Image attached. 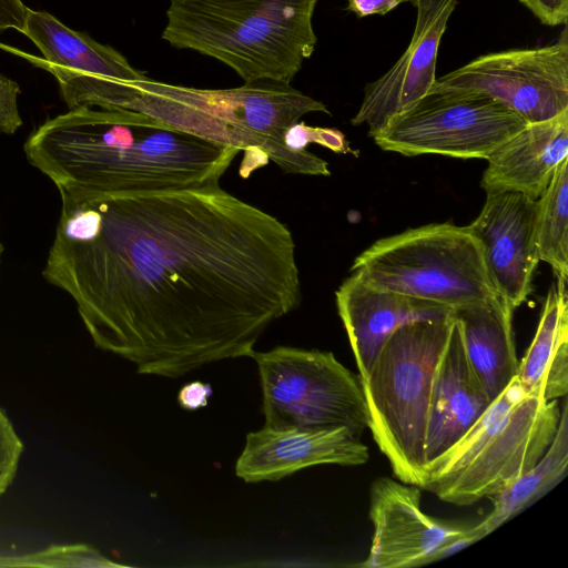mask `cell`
I'll return each mask as SVG.
<instances>
[{
	"instance_id": "cell-27",
	"label": "cell",
	"mask_w": 568,
	"mask_h": 568,
	"mask_svg": "<svg viewBox=\"0 0 568 568\" xmlns=\"http://www.w3.org/2000/svg\"><path fill=\"white\" fill-rule=\"evenodd\" d=\"M29 9L22 0H0V33L9 29L22 33Z\"/></svg>"
},
{
	"instance_id": "cell-30",
	"label": "cell",
	"mask_w": 568,
	"mask_h": 568,
	"mask_svg": "<svg viewBox=\"0 0 568 568\" xmlns=\"http://www.w3.org/2000/svg\"><path fill=\"white\" fill-rule=\"evenodd\" d=\"M3 252H4V246L0 240V267H1Z\"/></svg>"
},
{
	"instance_id": "cell-28",
	"label": "cell",
	"mask_w": 568,
	"mask_h": 568,
	"mask_svg": "<svg viewBox=\"0 0 568 568\" xmlns=\"http://www.w3.org/2000/svg\"><path fill=\"white\" fill-rule=\"evenodd\" d=\"M347 9L357 17H368L372 14H385L404 2L414 3L415 0H346Z\"/></svg>"
},
{
	"instance_id": "cell-5",
	"label": "cell",
	"mask_w": 568,
	"mask_h": 568,
	"mask_svg": "<svg viewBox=\"0 0 568 568\" xmlns=\"http://www.w3.org/2000/svg\"><path fill=\"white\" fill-rule=\"evenodd\" d=\"M560 413L558 399L526 395L516 376L452 448L426 465L423 488L457 506L508 488L544 456Z\"/></svg>"
},
{
	"instance_id": "cell-2",
	"label": "cell",
	"mask_w": 568,
	"mask_h": 568,
	"mask_svg": "<svg viewBox=\"0 0 568 568\" xmlns=\"http://www.w3.org/2000/svg\"><path fill=\"white\" fill-rule=\"evenodd\" d=\"M23 151L60 197L77 202L220 184L240 152L136 111L93 106L47 119Z\"/></svg>"
},
{
	"instance_id": "cell-6",
	"label": "cell",
	"mask_w": 568,
	"mask_h": 568,
	"mask_svg": "<svg viewBox=\"0 0 568 568\" xmlns=\"http://www.w3.org/2000/svg\"><path fill=\"white\" fill-rule=\"evenodd\" d=\"M454 323L442 318L400 326L361 379L368 428L403 483H426L425 437L433 379Z\"/></svg>"
},
{
	"instance_id": "cell-24",
	"label": "cell",
	"mask_w": 568,
	"mask_h": 568,
	"mask_svg": "<svg viewBox=\"0 0 568 568\" xmlns=\"http://www.w3.org/2000/svg\"><path fill=\"white\" fill-rule=\"evenodd\" d=\"M23 449V442L0 407V497L14 480Z\"/></svg>"
},
{
	"instance_id": "cell-26",
	"label": "cell",
	"mask_w": 568,
	"mask_h": 568,
	"mask_svg": "<svg viewBox=\"0 0 568 568\" xmlns=\"http://www.w3.org/2000/svg\"><path fill=\"white\" fill-rule=\"evenodd\" d=\"M542 23L547 26H566L568 19V0H519Z\"/></svg>"
},
{
	"instance_id": "cell-4",
	"label": "cell",
	"mask_w": 568,
	"mask_h": 568,
	"mask_svg": "<svg viewBox=\"0 0 568 568\" xmlns=\"http://www.w3.org/2000/svg\"><path fill=\"white\" fill-rule=\"evenodd\" d=\"M317 0H171L162 39L211 57L244 82L291 83L315 49Z\"/></svg>"
},
{
	"instance_id": "cell-25",
	"label": "cell",
	"mask_w": 568,
	"mask_h": 568,
	"mask_svg": "<svg viewBox=\"0 0 568 568\" xmlns=\"http://www.w3.org/2000/svg\"><path fill=\"white\" fill-rule=\"evenodd\" d=\"M287 148L294 151L305 150L308 143H317L336 153L351 152L348 143L342 132L335 129L308 126L297 122L287 129L284 136Z\"/></svg>"
},
{
	"instance_id": "cell-12",
	"label": "cell",
	"mask_w": 568,
	"mask_h": 568,
	"mask_svg": "<svg viewBox=\"0 0 568 568\" xmlns=\"http://www.w3.org/2000/svg\"><path fill=\"white\" fill-rule=\"evenodd\" d=\"M416 23L410 43L397 62L368 83L353 125L367 124L372 138L413 109L436 82L442 37L456 0H415Z\"/></svg>"
},
{
	"instance_id": "cell-29",
	"label": "cell",
	"mask_w": 568,
	"mask_h": 568,
	"mask_svg": "<svg viewBox=\"0 0 568 568\" xmlns=\"http://www.w3.org/2000/svg\"><path fill=\"white\" fill-rule=\"evenodd\" d=\"M210 394L209 385L195 382L181 389L179 402L185 409H196L206 405Z\"/></svg>"
},
{
	"instance_id": "cell-17",
	"label": "cell",
	"mask_w": 568,
	"mask_h": 568,
	"mask_svg": "<svg viewBox=\"0 0 568 568\" xmlns=\"http://www.w3.org/2000/svg\"><path fill=\"white\" fill-rule=\"evenodd\" d=\"M490 403L468 359L454 316L433 379L425 437L426 465L452 448Z\"/></svg>"
},
{
	"instance_id": "cell-19",
	"label": "cell",
	"mask_w": 568,
	"mask_h": 568,
	"mask_svg": "<svg viewBox=\"0 0 568 568\" xmlns=\"http://www.w3.org/2000/svg\"><path fill=\"white\" fill-rule=\"evenodd\" d=\"M514 311L501 296L454 311L468 359L491 402L518 372Z\"/></svg>"
},
{
	"instance_id": "cell-21",
	"label": "cell",
	"mask_w": 568,
	"mask_h": 568,
	"mask_svg": "<svg viewBox=\"0 0 568 568\" xmlns=\"http://www.w3.org/2000/svg\"><path fill=\"white\" fill-rule=\"evenodd\" d=\"M567 467L568 405L565 399L556 435L544 456L508 488L487 497L493 508L474 528L486 537L557 486L567 475Z\"/></svg>"
},
{
	"instance_id": "cell-20",
	"label": "cell",
	"mask_w": 568,
	"mask_h": 568,
	"mask_svg": "<svg viewBox=\"0 0 568 568\" xmlns=\"http://www.w3.org/2000/svg\"><path fill=\"white\" fill-rule=\"evenodd\" d=\"M517 379L526 395L546 400L568 392V293L567 280L556 277L548 291L538 327L519 362Z\"/></svg>"
},
{
	"instance_id": "cell-3",
	"label": "cell",
	"mask_w": 568,
	"mask_h": 568,
	"mask_svg": "<svg viewBox=\"0 0 568 568\" xmlns=\"http://www.w3.org/2000/svg\"><path fill=\"white\" fill-rule=\"evenodd\" d=\"M125 110L136 111L203 140L244 150L257 168L271 159L284 172L329 175L327 162L284 142L285 132L311 112L329 114L320 101L273 80L231 89H197L145 77Z\"/></svg>"
},
{
	"instance_id": "cell-9",
	"label": "cell",
	"mask_w": 568,
	"mask_h": 568,
	"mask_svg": "<svg viewBox=\"0 0 568 568\" xmlns=\"http://www.w3.org/2000/svg\"><path fill=\"white\" fill-rule=\"evenodd\" d=\"M526 124L517 113L490 98L429 91L372 138L382 150L405 156L439 154L486 160Z\"/></svg>"
},
{
	"instance_id": "cell-22",
	"label": "cell",
	"mask_w": 568,
	"mask_h": 568,
	"mask_svg": "<svg viewBox=\"0 0 568 568\" xmlns=\"http://www.w3.org/2000/svg\"><path fill=\"white\" fill-rule=\"evenodd\" d=\"M536 251L556 277L568 280V158L537 200Z\"/></svg>"
},
{
	"instance_id": "cell-10",
	"label": "cell",
	"mask_w": 568,
	"mask_h": 568,
	"mask_svg": "<svg viewBox=\"0 0 568 568\" xmlns=\"http://www.w3.org/2000/svg\"><path fill=\"white\" fill-rule=\"evenodd\" d=\"M430 91L490 98L527 123L568 110V34L552 44L508 50L476 58L436 80Z\"/></svg>"
},
{
	"instance_id": "cell-18",
	"label": "cell",
	"mask_w": 568,
	"mask_h": 568,
	"mask_svg": "<svg viewBox=\"0 0 568 568\" xmlns=\"http://www.w3.org/2000/svg\"><path fill=\"white\" fill-rule=\"evenodd\" d=\"M568 158V110L527 123L486 160L480 186L487 192H518L538 200L559 164Z\"/></svg>"
},
{
	"instance_id": "cell-8",
	"label": "cell",
	"mask_w": 568,
	"mask_h": 568,
	"mask_svg": "<svg viewBox=\"0 0 568 568\" xmlns=\"http://www.w3.org/2000/svg\"><path fill=\"white\" fill-rule=\"evenodd\" d=\"M262 387L264 427H345L361 437L368 412L359 376L331 352L277 346L251 354Z\"/></svg>"
},
{
	"instance_id": "cell-23",
	"label": "cell",
	"mask_w": 568,
	"mask_h": 568,
	"mask_svg": "<svg viewBox=\"0 0 568 568\" xmlns=\"http://www.w3.org/2000/svg\"><path fill=\"white\" fill-rule=\"evenodd\" d=\"M0 567L29 568H109L125 567L103 556L87 544L51 545L44 549L19 555L0 556Z\"/></svg>"
},
{
	"instance_id": "cell-13",
	"label": "cell",
	"mask_w": 568,
	"mask_h": 568,
	"mask_svg": "<svg viewBox=\"0 0 568 568\" xmlns=\"http://www.w3.org/2000/svg\"><path fill=\"white\" fill-rule=\"evenodd\" d=\"M369 518L374 535L363 568H405L430 562L445 544L465 535L467 526L445 523L420 508L419 487L377 478L371 488Z\"/></svg>"
},
{
	"instance_id": "cell-14",
	"label": "cell",
	"mask_w": 568,
	"mask_h": 568,
	"mask_svg": "<svg viewBox=\"0 0 568 568\" xmlns=\"http://www.w3.org/2000/svg\"><path fill=\"white\" fill-rule=\"evenodd\" d=\"M538 202L518 192H487L479 215L467 225L481 244L490 278L513 308L532 292Z\"/></svg>"
},
{
	"instance_id": "cell-15",
	"label": "cell",
	"mask_w": 568,
	"mask_h": 568,
	"mask_svg": "<svg viewBox=\"0 0 568 568\" xmlns=\"http://www.w3.org/2000/svg\"><path fill=\"white\" fill-rule=\"evenodd\" d=\"M368 457V448L361 437L345 427H263L247 434L244 449L235 464V474L246 483L278 480L316 465H363Z\"/></svg>"
},
{
	"instance_id": "cell-11",
	"label": "cell",
	"mask_w": 568,
	"mask_h": 568,
	"mask_svg": "<svg viewBox=\"0 0 568 568\" xmlns=\"http://www.w3.org/2000/svg\"><path fill=\"white\" fill-rule=\"evenodd\" d=\"M22 34L43 54L42 67L57 79L69 109H124L146 75L115 49L72 30L45 11L29 9Z\"/></svg>"
},
{
	"instance_id": "cell-7",
	"label": "cell",
	"mask_w": 568,
	"mask_h": 568,
	"mask_svg": "<svg viewBox=\"0 0 568 568\" xmlns=\"http://www.w3.org/2000/svg\"><path fill=\"white\" fill-rule=\"evenodd\" d=\"M371 284L453 311L499 296L468 226L432 223L374 242L351 267Z\"/></svg>"
},
{
	"instance_id": "cell-16",
	"label": "cell",
	"mask_w": 568,
	"mask_h": 568,
	"mask_svg": "<svg viewBox=\"0 0 568 568\" xmlns=\"http://www.w3.org/2000/svg\"><path fill=\"white\" fill-rule=\"evenodd\" d=\"M335 296L359 379L367 376L385 343L400 326L446 317L454 312L430 301L377 287L355 271L344 280Z\"/></svg>"
},
{
	"instance_id": "cell-1",
	"label": "cell",
	"mask_w": 568,
	"mask_h": 568,
	"mask_svg": "<svg viewBox=\"0 0 568 568\" xmlns=\"http://www.w3.org/2000/svg\"><path fill=\"white\" fill-rule=\"evenodd\" d=\"M42 276L97 348L170 378L251 356L301 302L288 227L220 184L61 197Z\"/></svg>"
}]
</instances>
